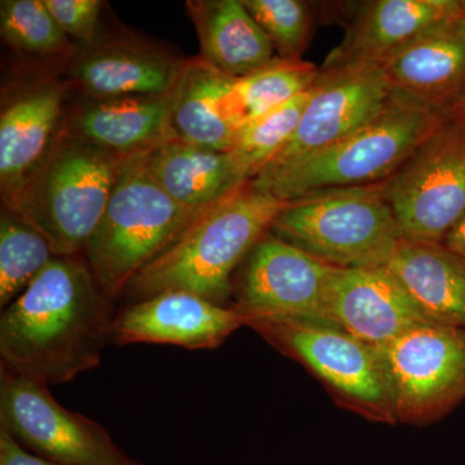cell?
<instances>
[{"label":"cell","mask_w":465,"mask_h":465,"mask_svg":"<svg viewBox=\"0 0 465 465\" xmlns=\"http://www.w3.org/2000/svg\"><path fill=\"white\" fill-rule=\"evenodd\" d=\"M143 155L124 164L84 251L85 262L110 298L124 292L200 216L180 206L158 185Z\"/></svg>","instance_id":"8992f818"},{"label":"cell","mask_w":465,"mask_h":465,"mask_svg":"<svg viewBox=\"0 0 465 465\" xmlns=\"http://www.w3.org/2000/svg\"><path fill=\"white\" fill-rule=\"evenodd\" d=\"M271 232L339 269L388 266L405 242L384 183L291 201Z\"/></svg>","instance_id":"5b68a950"},{"label":"cell","mask_w":465,"mask_h":465,"mask_svg":"<svg viewBox=\"0 0 465 465\" xmlns=\"http://www.w3.org/2000/svg\"><path fill=\"white\" fill-rule=\"evenodd\" d=\"M449 118L393 91L381 114L347 139L295 166L256 177L251 185L291 202L314 193L387 182Z\"/></svg>","instance_id":"3957f363"},{"label":"cell","mask_w":465,"mask_h":465,"mask_svg":"<svg viewBox=\"0 0 465 465\" xmlns=\"http://www.w3.org/2000/svg\"><path fill=\"white\" fill-rule=\"evenodd\" d=\"M0 465H61L24 448L5 430H0Z\"/></svg>","instance_id":"f546056e"},{"label":"cell","mask_w":465,"mask_h":465,"mask_svg":"<svg viewBox=\"0 0 465 465\" xmlns=\"http://www.w3.org/2000/svg\"><path fill=\"white\" fill-rule=\"evenodd\" d=\"M183 61L128 43L94 42L75 58L70 76L94 99L164 96Z\"/></svg>","instance_id":"ffe728a7"},{"label":"cell","mask_w":465,"mask_h":465,"mask_svg":"<svg viewBox=\"0 0 465 465\" xmlns=\"http://www.w3.org/2000/svg\"><path fill=\"white\" fill-rule=\"evenodd\" d=\"M244 322L308 367L351 409L372 420H397L378 348L330 324L273 318H246Z\"/></svg>","instance_id":"ba28073f"},{"label":"cell","mask_w":465,"mask_h":465,"mask_svg":"<svg viewBox=\"0 0 465 465\" xmlns=\"http://www.w3.org/2000/svg\"><path fill=\"white\" fill-rule=\"evenodd\" d=\"M158 185L195 215L232 197L251 180L232 152L170 142L143 155Z\"/></svg>","instance_id":"d6986e66"},{"label":"cell","mask_w":465,"mask_h":465,"mask_svg":"<svg viewBox=\"0 0 465 465\" xmlns=\"http://www.w3.org/2000/svg\"><path fill=\"white\" fill-rule=\"evenodd\" d=\"M320 73V67L302 58L277 57L258 72L235 79L234 96L244 124L311 91Z\"/></svg>","instance_id":"d4e9b609"},{"label":"cell","mask_w":465,"mask_h":465,"mask_svg":"<svg viewBox=\"0 0 465 465\" xmlns=\"http://www.w3.org/2000/svg\"><path fill=\"white\" fill-rule=\"evenodd\" d=\"M109 299L87 262L54 256L3 311L0 367L47 387L96 369L112 341Z\"/></svg>","instance_id":"6da1fadb"},{"label":"cell","mask_w":465,"mask_h":465,"mask_svg":"<svg viewBox=\"0 0 465 465\" xmlns=\"http://www.w3.org/2000/svg\"><path fill=\"white\" fill-rule=\"evenodd\" d=\"M234 82L202 57L183 61L166 94L174 140L231 152L244 125L235 101Z\"/></svg>","instance_id":"ac0fdd59"},{"label":"cell","mask_w":465,"mask_h":465,"mask_svg":"<svg viewBox=\"0 0 465 465\" xmlns=\"http://www.w3.org/2000/svg\"><path fill=\"white\" fill-rule=\"evenodd\" d=\"M0 430L61 465H143L87 416L67 410L50 387L0 367Z\"/></svg>","instance_id":"9c48e42d"},{"label":"cell","mask_w":465,"mask_h":465,"mask_svg":"<svg viewBox=\"0 0 465 465\" xmlns=\"http://www.w3.org/2000/svg\"><path fill=\"white\" fill-rule=\"evenodd\" d=\"M66 125L79 139L127 159L176 142L166 94L94 99L76 110Z\"/></svg>","instance_id":"44dd1931"},{"label":"cell","mask_w":465,"mask_h":465,"mask_svg":"<svg viewBox=\"0 0 465 465\" xmlns=\"http://www.w3.org/2000/svg\"><path fill=\"white\" fill-rule=\"evenodd\" d=\"M326 311L331 326L376 348L416 327L436 324L388 266L333 268Z\"/></svg>","instance_id":"4fadbf2b"},{"label":"cell","mask_w":465,"mask_h":465,"mask_svg":"<svg viewBox=\"0 0 465 465\" xmlns=\"http://www.w3.org/2000/svg\"><path fill=\"white\" fill-rule=\"evenodd\" d=\"M332 271L333 266L269 231L247 255L234 308L244 320L330 324L326 291Z\"/></svg>","instance_id":"8fae6325"},{"label":"cell","mask_w":465,"mask_h":465,"mask_svg":"<svg viewBox=\"0 0 465 465\" xmlns=\"http://www.w3.org/2000/svg\"><path fill=\"white\" fill-rule=\"evenodd\" d=\"M442 244L448 247L449 250L454 251V252L465 258V215L461 217L460 222L454 226V229L449 232Z\"/></svg>","instance_id":"4dcf8cb0"},{"label":"cell","mask_w":465,"mask_h":465,"mask_svg":"<svg viewBox=\"0 0 465 465\" xmlns=\"http://www.w3.org/2000/svg\"><path fill=\"white\" fill-rule=\"evenodd\" d=\"M67 38L84 45L97 42L103 2L100 0H43Z\"/></svg>","instance_id":"f1b7e54d"},{"label":"cell","mask_w":465,"mask_h":465,"mask_svg":"<svg viewBox=\"0 0 465 465\" xmlns=\"http://www.w3.org/2000/svg\"><path fill=\"white\" fill-rule=\"evenodd\" d=\"M388 268L425 316L465 330V258L443 244L403 242Z\"/></svg>","instance_id":"603a6c76"},{"label":"cell","mask_w":465,"mask_h":465,"mask_svg":"<svg viewBox=\"0 0 465 465\" xmlns=\"http://www.w3.org/2000/svg\"><path fill=\"white\" fill-rule=\"evenodd\" d=\"M202 58L231 78L241 79L275 60V50L243 0H189Z\"/></svg>","instance_id":"7402d4cb"},{"label":"cell","mask_w":465,"mask_h":465,"mask_svg":"<svg viewBox=\"0 0 465 465\" xmlns=\"http://www.w3.org/2000/svg\"><path fill=\"white\" fill-rule=\"evenodd\" d=\"M313 88L247 122L241 128L231 152L246 171L251 182L290 142L302 121Z\"/></svg>","instance_id":"484cf974"},{"label":"cell","mask_w":465,"mask_h":465,"mask_svg":"<svg viewBox=\"0 0 465 465\" xmlns=\"http://www.w3.org/2000/svg\"><path fill=\"white\" fill-rule=\"evenodd\" d=\"M127 161L79 139L65 124L8 211L41 232L54 256L78 255L99 226Z\"/></svg>","instance_id":"277c9868"},{"label":"cell","mask_w":465,"mask_h":465,"mask_svg":"<svg viewBox=\"0 0 465 465\" xmlns=\"http://www.w3.org/2000/svg\"><path fill=\"white\" fill-rule=\"evenodd\" d=\"M391 90L451 116L465 97V15L428 27L381 64Z\"/></svg>","instance_id":"9a60e30c"},{"label":"cell","mask_w":465,"mask_h":465,"mask_svg":"<svg viewBox=\"0 0 465 465\" xmlns=\"http://www.w3.org/2000/svg\"><path fill=\"white\" fill-rule=\"evenodd\" d=\"M320 72L295 134L259 176L295 166L347 139L381 114L393 94L381 66Z\"/></svg>","instance_id":"7c38bea8"},{"label":"cell","mask_w":465,"mask_h":465,"mask_svg":"<svg viewBox=\"0 0 465 465\" xmlns=\"http://www.w3.org/2000/svg\"><path fill=\"white\" fill-rule=\"evenodd\" d=\"M351 8L344 36L324 58L322 72L381 66L428 27L463 14L461 0H372Z\"/></svg>","instance_id":"e0dca14e"},{"label":"cell","mask_w":465,"mask_h":465,"mask_svg":"<svg viewBox=\"0 0 465 465\" xmlns=\"http://www.w3.org/2000/svg\"><path fill=\"white\" fill-rule=\"evenodd\" d=\"M461 7H463V12L465 15V0H461Z\"/></svg>","instance_id":"d6a6232c"},{"label":"cell","mask_w":465,"mask_h":465,"mask_svg":"<svg viewBox=\"0 0 465 465\" xmlns=\"http://www.w3.org/2000/svg\"><path fill=\"white\" fill-rule=\"evenodd\" d=\"M452 115L463 116V118H465V97L460 101V104H459L457 109L454 110Z\"/></svg>","instance_id":"1f68e13d"},{"label":"cell","mask_w":465,"mask_h":465,"mask_svg":"<svg viewBox=\"0 0 465 465\" xmlns=\"http://www.w3.org/2000/svg\"><path fill=\"white\" fill-rule=\"evenodd\" d=\"M244 317L185 291H168L140 300L114 318L112 341L116 345L168 344L203 351L220 347Z\"/></svg>","instance_id":"5bb4252c"},{"label":"cell","mask_w":465,"mask_h":465,"mask_svg":"<svg viewBox=\"0 0 465 465\" xmlns=\"http://www.w3.org/2000/svg\"><path fill=\"white\" fill-rule=\"evenodd\" d=\"M243 5L264 30L277 57L300 60L308 48L314 14L302 0H243Z\"/></svg>","instance_id":"83f0119b"},{"label":"cell","mask_w":465,"mask_h":465,"mask_svg":"<svg viewBox=\"0 0 465 465\" xmlns=\"http://www.w3.org/2000/svg\"><path fill=\"white\" fill-rule=\"evenodd\" d=\"M54 252L48 241L8 210L0 219V307L7 308L38 277Z\"/></svg>","instance_id":"cb8c5ba5"},{"label":"cell","mask_w":465,"mask_h":465,"mask_svg":"<svg viewBox=\"0 0 465 465\" xmlns=\"http://www.w3.org/2000/svg\"><path fill=\"white\" fill-rule=\"evenodd\" d=\"M0 32L3 41L21 54L56 57L70 50L69 38L43 0H2Z\"/></svg>","instance_id":"4316f807"},{"label":"cell","mask_w":465,"mask_h":465,"mask_svg":"<svg viewBox=\"0 0 465 465\" xmlns=\"http://www.w3.org/2000/svg\"><path fill=\"white\" fill-rule=\"evenodd\" d=\"M65 85L42 82L17 92L0 114V186L5 210L45 163L66 122Z\"/></svg>","instance_id":"2e32d148"},{"label":"cell","mask_w":465,"mask_h":465,"mask_svg":"<svg viewBox=\"0 0 465 465\" xmlns=\"http://www.w3.org/2000/svg\"><path fill=\"white\" fill-rule=\"evenodd\" d=\"M384 191L405 242L442 244L465 215V118L446 119Z\"/></svg>","instance_id":"52a82bcc"},{"label":"cell","mask_w":465,"mask_h":465,"mask_svg":"<svg viewBox=\"0 0 465 465\" xmlns=\"http://www.w3.org/2000/svg\"><path fill=\"white\" fill-rule=\"evenodd\" d=\"M287 203L250 183L195 217L131 281L125 292L140 302L168 291H185L222 305L232 292V272L271 231Z\"/></svg>","instance_id":"7a4b0ae2"},{"label":"cell","mask_w":465,"mask_h":465,"mask_svg":"<svg viewBox=\"0 0 465 465\" xmlns=\"http://www.w3.org/2000/svg\"><path fill=\"white\" fill-rule=\"evenodd\" d=\"M378 351L397 420L430 423L465 400V330L425 324Z\"/></svg>","instance_id":"30bf717a"}]
</instances>
